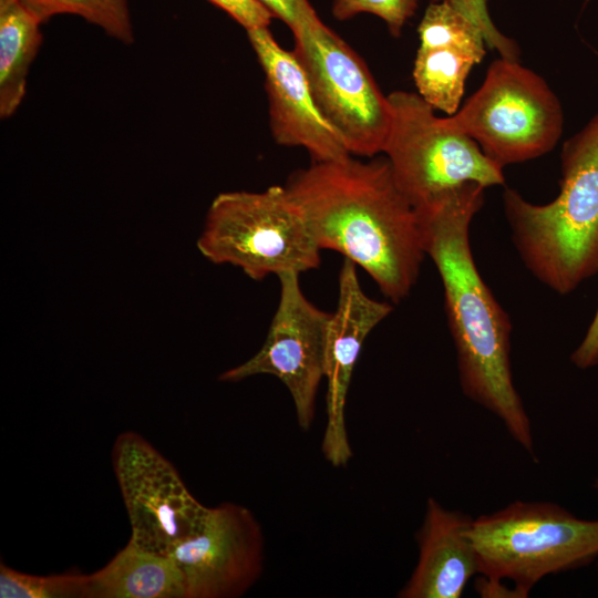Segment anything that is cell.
I'll list each match as a JSON object with an SVG mask.
<instances>
[{"instance_id":"27","label":"cell","mask_w":598,"mask_h":598,"mask_svg":"<svg viewBox=\"0 0 598 598\" xmlns=\"http://www.w3.org/2000/svg\"><path fill=\"white\" fill-rule=\"evenodd\" d=\"M592 487L598 492V477L595 478Z\"/></svg>"},{"instance_id":"7","label":"cell","mask_w":598,"mask_h":598,"mask_svg":"<svg viewBox=\"0 0 598 598\" xmlns=\"http://www.w3.org/2000/svg\"><path fill=\"white\" fill-rule=\"evenodd\" d=\"M292 52L301 64L315 103L351 155L383 153L391 106L364 61L316 13L293 32Z\"/></svg>"},{"instance_id":"10","label":"cell","mask_w":598,"mask_h":598,"mask_svg":"<svg viewBox=\"0 0 598 598\" xmlns=\"http://www.w3.org/2000/svg\"><path fill=\"white\" fill-rule=\"evenodd\" d=\"M280 296L277 310L260 350L244 363L219 375L238 382L252 375L278 378L292 398L298 425L309 430L318 389L324 378L327 332L331 313L313 306L303 295L299 275L278 276Z\"/></svg>"},{"instance_id":"23","label":"cell","mask_w":598,"mask_h":598,"mask_svg":"<svg viewBox=\"0 0 598 598\" xmlns=\"http://www.w3.org/2000/svg\"><path fill=\"white\" fill-rule=\"evenodd\" d=\"M229 14L246 31L269 27L274 16L257 0H207Z\"/></svg>"},{"instance_id":"17","label":"cell","mask_w":598,"mask_h":598,"mask_svg":"<svg viewBox=\"0 0 598 598\" xmlns=\"http://www.w3.org/2000/svg\"><path fill=\"white\" fill-rule=\"evenodd\" d=\"M477 63L472 56L451 49H419L413 66L417 94L431 106L448 115L457 112L466 79Z\"/></svg>"},{"instance_id":"4","label":"cell","mask_w":598,"mask_h":598,"mask_svg":"<svg viewBox=\"0 0 598 598\" xmlns=\"http://www.w3.org/2000/svg\"><path fill=\"white\" fill-rule=\"evenodd\" d=\"M197 248L210 262L238 267L252 280L316 269L321 251L300 207L279 185L217 195Z\"/></svg>"},{"instance_id":"16","label":"cell","mask_w":598,"mask_h":598,"mask_svg":"<svg viewBox=\"0 0 598 598\" xmlns=\"http://www.w3.org/2000/svg\"><path fill=\"white\" fill-rule=\"evenodd\" d=\"M41 22L22 0H0V117L14 114L42 44Z\"/></svg>"},{"instance_id":"8","label":"cell","mask_w":598,"mask_h":598,"mask_svg":"<svg viewBox=\"0 0 598 598\" xmlns=\"http://www.w3.org/2000/svg\"><path fill=\"white\" fill-rule=\"evenodd\" d=\"M388 99L391 126L383 153L413 206L465 183L485 188L505 184L503 167L475 141L445 128L417 93L394 91Z\"/></svg>"},{"instance_id":"22","label":"cell","mask_w":598,"mask_h":598,"mask_svg":"<svg viewBox=\"0 0 598 598\" xmlns=\"http://www.w3.org/2000/svg\"><path fill=\"white\" fill-rule=\"evenodd\" d=\"M446 2L466 16L483 33L488 49L496 50L501 58L518 61L519 48L516 42L503 34L493 23L487 9V0H430Z\"/></svg>"},{"instance_id":"25","label":"cell","mask_w":598,"mask_h":598,"mask_svg":"<svg viewBox=\"0 0 598 598\" xmlns=\"http://www.w3.org/2000/svg\"><path fill=\"white\" fill-rule=\"evenodd\" d=\"M570 361L584 370L598 364V306L582 340L573 351Z\"/></svg>"},{"instance_id":"2","label":"cell","mask_w":598,"mask_h":598,"mask_svg":"<svg viewBox=\"0 0 598 598\" xmlns=\"http://www.w3.org/2000/svg\"><path fill=\"white\" fill-rule=\"evenodd\" d=\"M285 186L321 250L360 266L392 302L410 295L425 251L415 207L386 157L312 162Z\"/></svg>"},{"instance_id":"21","label":"cell","mask_w":598,"mask_h":598,"mask_svg":"<svg viewBox=\"0 0 598 598\" xmlns=\"http://www.w3.org/2000/svg\"><path fill=\"white\" fill-rule=\"evenodd\" d=\"M417 8V0H332V16L344 21L369 13L380 18L390 33L399 37Z\"/></svg>"},{"instance_id":"9","label":"cell","mask_w":598,"mask_h":598,"mask_svg":"<svg viewBox=\"0 0 598 598\" xmlns=\"http://www.w3.org/2000/svg\"><path fill=\"white\" fill-rule=\"evenodd\" d=\"M112 465L131 524V537L143 549L168 556L200 532L210 507L188 491L175 466L141 434L121 433Z\"/></svg>"},{"instance_id":"15","label":"cell","mask_w":598,"mask_h":598,"mask_svg":"<svg viewBox=\"0 0 598 598\" xmlns=\"http://www.w3.org/2000/svg\"><path fill=\"white\" fill-rule=\"evenodd\" d=\"M85 598H186L183 576L169 556L128 539L103 568L86 575Z\"/></svg>"},{"instance_id":"19","label":"cell","mask_w":598,"mask_h":598,"mask_svg":"<svg viewBox=\"0 0 598 598\" xmlns=\"http://www.w3.org/2000/svg\"><path fill=\"white\" fill-rule=\"evenodd\" d=\"M44 23L55 16L73 14L102 29L115 40L130 44L134 31L128 0H22Z\"/></svg>"},{"instance_id":"14","label":"cell","mask_w":598,"mask_h":598,"mask_svg":"<svg viewBox=\"0 0 598 598\" xmlns=\"http://www.w3.org/2000/svg\"><path fill=\"white\" fill-rule=\"evenodd\" d=\"M472 518L426 501L415 539L419 559L400 598H461L468 581L480 574L475 547L468 534Z\"/></svg>"},{"instance_id":"6","label":"cell","mask_w":598,"mask_h":598,"mask_svg":"<svg viewBox=\"0 0 598 598\" xmlns=\"http://www.w3.org/2000/svg\"><path fill=\"white\" fill-rule=\"evenodd\" d=\"M441 124L477 143L504 167L550 152L559 141L564 113L547 82L516 60L493 61L480 89Z\"/></svg>"},{"instance_id":"3","label":"cell","mask_w":598,"mask_h":598,"mask_svg":"<svg viewBox=\"0 0 598 598\" xmlns=\"http://www.w3.org/2000/svg\"><path fill=\"white\" fill-rule=\"evenodd\" d=\"M561 179L548 204L505 188L503 208L519 257L530 274L568 295L598 272V112L561 148Z\"/></svg>"},{"instance_id":"11","label":"cell","mask_w":598,"mask_h":598,"mask_svg":"<svg viewBox=\"0 0 598 598\" xmlns=\"http://www.w3.org/2000/svg\"><path fill=\"white\" fill-rule=\"evenodd\" d=\"M168 556L183 576L186 598H237L262 574L264 533L247 507L223 503Z\"/></svg>"},{"instance_id":"1","label":"cell","mask_w":598,"mask_h":598,"mask_svg":"<svg viewBox=\"0 0 598 598\" xmlns=\"http://www.w3.org/2000/svg\"><path fill=\"white\" fill-rule=\"evenodd\" d=\"M485 187L465 183L415 207L423 248L441 277L461 390L501 420L534 454L532 423L511 367L512 322L484 282L473 258L470 227L484 205Z\"/></svg>"},{"instance_id":"5","label":"cell","mask_w":598,"mask_h":598,"mask_svg":"<svg viewBox=\"0 0 598 598\" xmlns=\"http://www.w3.org/2000/svg\"><path fill=\"white\" fill-rule=\"evenodd\" d=\"M480 574L513 582L529 596L543 578L598 558V519L550 502L515 501L472 519Z\"/></svg>"},{"instance_id":"13","label":"cell","mask_w":598,"mask_h":598,"mask_svg":"<svg viewBox=\"0 0 598 598\" xmlns=\"http://www.w3.org/2000/svg\"><path fill=\"white\" fill-rule=\"evenodd\" d=\"M246 32L265 74L274 140L282 146L305 148L312 162L351 156L342 138L320 114L295 53L278 44L269 27Z\"/></svg>"},{"instance_id":"24","label":"cell","mask_w":598,"mask_h":598,"mask_svg":"<svg viewBox=\"0 0 598 598\" xmlns=\"http://www.w3.org/2000/svg\"><path fill=\"white\" fill-rule=\"evenodd\" d=\"M276 19H280L292 32L308 18L316 14L309 0H257Z\"/></svg>"},{"instance_id":"12","label":"cell","mask_w":598,"mask_h":598,"mask_svg":"<svg viewBox=\"0 0 598 598\" xmlns=\"http://www.w3.org/2000/svg\"><path fill=\"white\" fill-rule=\"evenodd\" d=\"M393 310L392 305L370 298L362 289L357 266L343 260L339 274L337 309L331 313L324 359L327 425L322 453L333 466L352 457L344 420L347 394L362 346L369 333Z\"/></svg>"},{"instance_id":"20","label":"cell","mask_w":598,"mask_h":598,"mask_svg":"<svg viewBox=\"0 0 598 598\" xmlns=\"http://www.w3.org/2000/svg\"><path fill=\"white\" fill-rule=\"evenodd\" d=\"M86 575L39 576L0 564L1 598H85Z\"/></svg>"},{"instance_id":"18","label":"cell","mask_w":598,"mask_h":598,"mask_svg":"<svg viewBox=\"0 0 598 598\" xmlns=\"http://www.w3.org/2000/svg\"><path fill=\"white\" fill-rule=\"evenodd\" d=\"M422 50L451 49L475 59L485 55L481 30L463 13L446 2H431L417 28Z\"/></svg>"},{"instance_id":"26","label":"cell","mask_w":598,"mask_h":598,"mask_svg":"<svg viewBox=\"0 0 598 598\" xmlns=\"http://www.w3.org/2000/svg\"><path fill=\"white\" fill-rule=\"evenodd\" d=\"M506 580L489 578L478 575L475 581V590L483 598H526L528 597L516 586L509 587Z\"/></svg>"}]
</instances>
